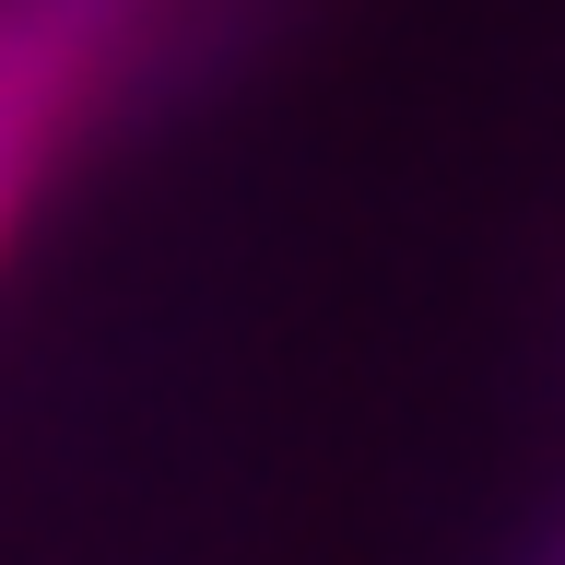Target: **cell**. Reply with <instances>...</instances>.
I'll return each mask as SVG.
<instances>
[{
	"label": "cell",
	"instance_id": "cell-1",
	"mask_svg": "<svg viewBox=\"0 0 565 565\" xmlns=\"http://www.w3.org/2000/svg\"><path fill=\"white\" fill-rule=\"evenodd\" d=\"M153 12L166 0H0V236L95 118V95L130 71Z\"/></svg>",
	"mask_w": 565,
	"mask_h": 565
}]
</instances>
